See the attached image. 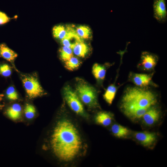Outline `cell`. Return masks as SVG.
Masks as SVG:
<instances>
[{"label": "cell", "instance_id": "5b68a950", "mask_svg": "<svg viewBox=\"0 0 167 167\" xmlns=\"http://www.w3.org/2000/svg\"><path fill=\"white\" fill-rule=\"evenodd\" d=\"M21 79L26 92L29 98H34L46 93L36 77L24 75Z\"/></svg>", "mask_w": 167, "mask_h": 167}, {"label": "cell", "instance_id": "52a82bcc", "mask_svg": "<svg viewBox=\"0 0 167 167\" xmlns=\"http://www.w3.org/2000/svg\"><path fill=\"white\" fill-rule=\"evenodd\" d=\"M121 107L124 113L127 116L133 119H138L142 117L149 109L141 108L122 103Z\"/></svg>", "mask_w": 167, "mask_h": 167}, {"label": "cell", "instance_id": "ac0fdd59", "mask_svg": "<svg viewBox=\"0 0 167 167\" xmlns=\"http://www.w3.org/2000/svg\"><path fill=\"white\" fill-rule=\"evenodd\" d=\"M72 49L75 54L82 58L85 57L89 51L88 46L86 44L84 43L83 41L76 43Z\"/></svg>", "mask_w": 167, "mask_h": 167}, {"label": "cell", "instance_id": "9a60e30c", "mask_svg": "<svg viewBox=\"0 0 167 167\" xmlns=\"http://www.w3.org/2000/svg\"><path fill=\"white\" fill-rule=\"evenodd\" d=\"M22 109L21 105L18 103H15L7 108L6 110L7 116L11 119L16 120L21 117Z\"/></svg>", "mask_w": 167, "mask_h": 167}, {"label": "cell", "instance_id": "603a6c76", "mask_svg": "<svg viewBox=\"0 0 167 167\" xmlns=\"http://www.w3.org/2000/svg\"><path fill=\"white\" fill-rule=\"evenodd\" d=\"M75 31L77 34L81 39L88 38L91 35V30L87 26H79L75 29Z\"/></svg>", "mask_w": 167, "mask_h": 167}, {"label": "cell", "instance_id": "9c48e42d", "mask_svg": "<svg viewBox=\"0 0 167 167\" xmlns=\"http://www.w3.org/2000/svg\"><path fill=\"white\" fill-rule=\"evenodd\" d=\"M153 7L155 18L161 22L165 21L167 16L165 0H155Z\"/></svg>", "mask_w": 167, "mask_h": 167}, {"label": "cell", "instance_id": "4fadbf2b", "mask_svg": "<svg viewBox=\"0 0 167 167\" xmlns=\"http://www.w3.org/2000/svg\"><path fill=\"white\" fill-rule=\"evenodd\" d=\"M113 116L110 113L102 111L98 113L95 116V121L97 124L107 126L111 123Z\"/></svg>", "mask_w": 167, "mask_h": 167}, {"label": "cell", "instance_id": "5bb4252c", "mask_svg": "<svg viewBox=\"0 0 167 167\" xmlns=\"http://www.w3.org/2000/svg\"><path fill=\"white\" fill-rule=\"evenodd\" d=\"M17 54L5 43L0 44V56L7 61L13 62L17 57Z\"/></svg>", "mask_w": 167, "mask_h": 167}, {"label": "cell", "instance_id": "44dd1931", "mask_svg": "<svg viewBox=\"0 0 167 167\" xmlns=\"http://www.w3.org/2000/svg\"><path fill=\"white\" fill-rule=\"evenodd\" d=\"M59 52L60 59L64 62L73 56L72 49L67 46H63L60 49Z\"/></svg>", "mask_w": 167, "mask_h": 167}, {"label": "cell", "instance_id": "e0dca14e", "mask_svg": "<svg viewBox=\"0 0 167 167\" xmlns=\"http://www.w3.org/2000/svg\"><path fill=\"white\" fill-rule=\"evenodd\" d=\"M92 74L99 82H101L104 80L106 73V67L103 65L96 63L92 67Z\"/></svg>", "mask_w": 167, "mask_h": 167}, {"label": "cell", "instance_id": "7402d4cb", "mask_svg": "<svg viewBox=\"0 0 167 167\" xmlns=\"http://www.w3.org/2000/svg\"><path fill=\"white\" fill-rule=\"evenodd\" d=\"M81 64V62L77 57L73 56L69 60L65 62V66L70 71H73L78 69Z\"/></svg>", "mask_w": 167, "mask_h": 167}, {"label": "cell", "instance_id": "7a4b0ae2", "mask_svg": "<svg viewBox=\"0 0 167 167\" xmlns=\"http://www.w3.org/2000/svg\"><path fill=\"white\" fill-rule=\"evenodd\" d=\"M156 102V96L153 92L137 87L127 88L122 99V103L148 109Z\"/></svg>", "mask_w": 167, "mask_h": 167}, {"label": "cell", "instance_id": "30bf717a", "mask_svg": "<svg viewBox=\"0 0 167 167\" xmlns=\"http://www.w3.org/2000/svg\"><path fill=\"white\" fill-rule=\"evenodd\" d=\"M135 138L143 146L152 145L156 140V135L153 133L147 132H137L134 135Z\"/></svg>", "mask_w": 167, "mask_h": 167}, {"label": "cell", "instance_id": "ffe728a7", "mask_svg": "<svg viewBox=\"0 0 167 167\" xmlns=\"http://www.w3.org/2000/svg\"><path fill=\"white\" fill-rule=\"evenodd\" d=\"M117 91V88L114 84L110 85L107 88L103 95V97L109 104H112L115 96Z\"/></svg>", "mask_w": 167, "mask_h": 167}, {"label": "cell", "instance_id": "ba28073f", "mask_svg": "<svg viewBox=\"0 0 167 167\" xmlns=\"http://www.w3.org/2000/svg\"><path fill=\"white\" fill-rule=\"evenodd\" d=\"M153 74H147L131 73L129 75L130 81L136 86L145 87L152 84Z\"/></svg>", "mask_w": 167, "mask_h": 167}, {"label": "cell", "instance_id": "7c38bea8", "mask_svg": "<svg viewBox=\"0 0 167 167\" xmlns=\"http://www.w3.org/2000/svg\"><path fill=\"white\" fill-rule=\"evenodd\" d=\"M61 41L63 46L70 47L72 49L75 45L83 41V40L77 34L75 29L73 26L66 37Z\"/></svg>", "mask_w": 167, "mask_h": 167}, {"label": "cell", "instance_id": "6da1fadb", "mask_svg": "<svg viewBox=\"0 0 167 167\" xmlns=\"http://www.w3.org/2000/svg\"><path fill=\"white\" fill-rule=\"evenodd\" d=\"M49 144L54 156L66 165L83 156L87 150V144L78 127L66 115L56 122L50 136Z\"/></svg>", "mask_w": 167, "mask_h": 167}, {"label": "cell", "instance_id": "8992f818", "mask_svg": "<svg viewBox=\"0 0 167 167\" xmlns=\"http://www.w3.org/2000/svg\"><path fill=\"white\" fill-rule=\"evenodd\" d=\"M158 59L157 57L153 54L147 52H143L141 54V60L138 66L143 70L151 71L156 65Z\"/></svg>", "mask_w": 167, "mask_h": 167}, {"label": "cell", "instance_id": "277c9868", "mask_svg": "<svg viewBox=\"0 0 167 167\" xmlns=\"http://www.w3.org/2000/svg\"><path fill=\"white\" fill-rule=\"evenodd\" d=\"M63 92L64 100L70 109L77 114L88 118V114L75 91L70 85H66L64 87Z\"/></svg>", "mask_w": 167, "mask_h": 167}, {"label": "cell", "instance_id": "3957f363", "mask_svg": "<svg viewBox=\"0 0 167 167\" xmlns=\"http://www.w3.org/2000/svg\"><path fill=\"white\" fill-rule=\"evenodd\" d=\"M75 91L82 103L89 108L98 106L97 92L95 88L83 79H76Z\"/></svg>", "mask_w": 167, "mask_h": 167}, {"label": "cell", "instance_id": "2e32d148", "mask_svg": "<svg viewBox=\"0 0 167 167\" xmlns=\"http://www.w3.org/2000/svg\"><path fill=\"white\" fill-rule=\"evenodd\" d=\"M73 26L68 25L65 27L62 25L55 26L53 29L54 36L61 40L65 38L70 31Z\"/></svg>", "mask_w": 167, "mask_h": 167}, {"label": "cell", "instance_id": "cb8c5ba5", "mask_svg": "<svg viewBox=\"0 0 167 167\" xmlns=\"http://www.w3.org/2000/svg\"><path fill=\"white\" fill-rule=\"evenodd\" d=\"M36 112V109L34 106L30 104H26L24 112L26 118L28 119H32L34 117Z\"/></svg>", "mask_w": 167, "mask_h": 167}, {"label": "cell", "instance_id": "83f0119b", "mask_svg": "<svg viewBox=\"0 0 167 167\" xmlns=\"http://www.w3.org/2000/svg\"><path fill=\"white\" fill-rule=\"evenodd\" d=\"M3 107V105L0 104V109H2Z\"/></svg>", "mask_w": 167, "mask_h": 167}, {"label": "cell", "instance_id": "4316f807", "mask_svg": "<svg viewBox=\"0 0 167 167\" xmlns=\"http://www.w3.org/2000/svg\"><path fill=\"white\" fill-rule=\"evenodd\" d=\"M11 19L6 14L0 11V26L8 22Z\"/></svg>", "mask_w": 167, "mask_h": 167}, {"label": "cell", "instance_id": "8fae6325", "mask_svg": "<svg viewBox=\"0 0 167 167\" xmlns=\"http://www.w3.org/2000/svg\"><path fill=\"white\" fill-rule=\"evenodd\" d=\"M160 112L156 108H149L142 117L143 123L147 125H153L158 119Z\"/></svg>", "mask_w": 167, "mask_h": 167}, {"label": "cell", "instance_id": "d6986e66", "mask_svg": "<svg viewBox=\"0 0 167 167\" xmlns=\"http://www.w3.org/2000/svg\"><path fill=\"white\" fill-rule=\"evenodd\" d=\"M113 135L118 138H123L129 134V130L126 127L118 124H113L111 128Z\"/></svg>", "mask_w": 167, "mask_h": 167}, {"label": "cell", "instance_id": "d4e9b609", "mask_svg": "<svg viewBox=\"0 0 167 167\" xmlns=\"http://www.w3.org/2000/svg\"><path fill=\"white\" fill-rule=\"evenodd\" d=\"M6 96L10 100L14 101L18 100L19 96L15 88L11 86L9 87L6 91Z\"/></svg>", "mask_w": 167, "mask_h": 167}, {"label": "cell", "instance_id": "484cf974", "mask_svg": "<svg viewBox=\"0 0 167 167\" xmlns=\"http://www.w3.org/2000/svg\"><path fill=\"white\" fill-rule=\"evenodd\" d=\"M11 69L8 64L4 63L0 65V74L2 76L7 77L11 74Z\"/></svg>", "mask_w": 167, "mask_h": 167}]
</instances>
